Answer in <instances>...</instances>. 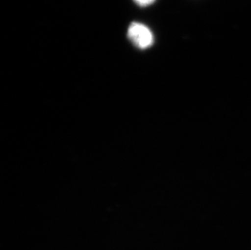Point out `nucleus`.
Returning a JSON list of instances; mask_svg holds the SVG:
<instances>
[{"instance_id":"nucleus-1","label":"nucleus","mask_w":251,"mask_h":250,"mask_svg":"<svg viewBox=\"0 0 251 250\" xmlns=\"http://www.w3.org/2000/svg\"><path fill=\"white\" fill-rule=\"evenodd\" d=\"M129 40L141 49H146L154 43V37L150 28L144 25L134 22L129 26L128 30Z\"/></svg>"},{"instance_id":"nucleus-2","label":"nucleus","mask_w":251,"mask_h":250,"mask_svg":"<svg viewBox=\"0 0 251 250\" xmlns=\"http://www.w3.org/2000/svg\"><path fill=\"white\" fill-rule=\"evenodd\" d=\"M155 0H134V2L141 7H147L151 4Z\"/></svg>"}]
</instances>
